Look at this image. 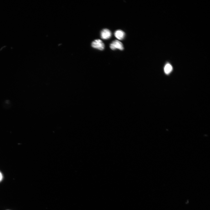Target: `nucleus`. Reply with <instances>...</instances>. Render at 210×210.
<instances>
[{"instance_id": "nucleus-3", "label": "nucleus", "mask_w": 210, "mask_h": 210, "mask_svg": "<svg viewBox=\"0 0 210 210\" xmlns=\"http://www.w3.org/2000/svg\"><path fill=\"white\" fill-rule=\"evenodd\" d=\"M101 37L104 39H109L111 36V33L110 31L107 29L103 30L101 32Z\"/></svg>"}, {"instance_id": "nucleus-1", "label": "nucleus", "mask_w": 210, "mask_h": 210, "mask_svg": "<svg viewBox=\"0 0 210 210\" xmlns=\"http://www.w3.org/2000/svg\"><path fill=\"white\" fill-rule=\"evenodd\" d=\"M110 48L111 50H115L116 49H118L122 51L124 49L122 43L118 40L113 41L110 44Z\"/></svg>"}, {"instance_id": "nucleus-5", "label": "nucleus", "mask_w": 210, "mask_h": 210, "mask_svg": "<svg viewBox=\"0 0 210 210\" xmlns=\"http://www.w3.org/2000/svg\"><path fill=\"white\" fill-rule=\"evenodd\" d=\"M173 67L170 64H167L165 66L164 71L165 73L167 75L169 74L172 71Z\"/></svg>"}, {"instance_id": "nucleus-4", "label": "nucleus", "mask_w": 210, "mask_h": 210, "mask_svg": "<svg viewBox=\"0 0 210 210\" xmlns=\"http://www.w3.org/2000/svg\"><path fill=\"white\" fill-rule=\"evenodd\" d=\"M125 35V33L121 30L116 31L114 33L115 37L118 39L120 40H123L124 38Z\"/></svg>"}, {"instance_id": "nucleus-6", "label": "nucleus", "mask_w": 210, "mask_h": 210, "mask_svg": "<svg viewBox=\"0 0 210 210\" xmlns=\"http://www.w3.org/2000/svg\"><path fill=\"white\" fill-rule=\"evenodd\" d=\"M3 175L0 172V182H1L3 179Z\"/></svg>"}, {"instance_id": "nucleus-2", "label": "nucleus", "mask_w": 210, "mask_h": 210, "mask_svg": "<svg viewBox=\"0 0 210 210\" xmlns=\"http://www.w3.org/2000/svg\"><path fill=\"white\" fill-rule=\"evenodd\" d=\"M91 46L93 48L100 50H103L105 48V45L102 40L98 39L93 41L92 43Z\"/></svg>"}]
</instances>
